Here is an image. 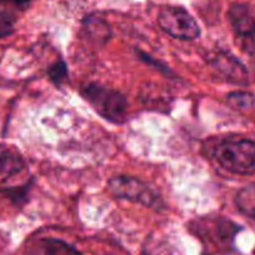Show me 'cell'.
I'll return each instance as SVG.
<instances>
[{"label": "cell", "mask_w": 255, "mask_h": 255, "mask_svg": "<svg viewBox=\"0 0 255 255\" xmlns=\"http://www.w3.org/2000/svg\"><path fill=\"white\" fill-rule=\"evenodd\" d=\"M217 162L226 171L241 176L255 173V142L242 137H228L214 149Z\"/></svg>", "instance_id": "cell-1"}, {"label": "cell", "mask_w": 255, "mask_h": 255, "mask_svg": "<svg viewBox=\"0 0 255 255\" xmlns=\"http://www.w3.org/2000/svg\"><path fill=\"white\" fill-rule=\"evenodd\" d=\"M227 102L233 109L246 111L255 106V96L248 91H233L227 95Z\"/></svg>", "instance_id": "cell-11"}, {"label": "cell", "mask_w": 255, "mask_h": 255, "mask_svg": "<svg viewBox=\"0 0 255 255\" xmlns=\"http://www.w3.org/2000/svg\"><path fill=\"white\" fill-rule=\"evenodd\" d=\"M29 255H82L75 247L61 239L40 238L29 247Z\"/></svg>", "instance_id": "cell-6"}, {"label": "cell", "mask_w": 255, "mask_h": 255, "mask_svg": "<svg viewBox=\"0 0 255 255\" xmlns=\"http://www.w3.org/2000/svg\"><path fill=\"white\" fill-rule=\"evenodd\" d=\"M49 74L50 80L54 82L56 86H61L65 81L69 77V71H67V66L64 61L61 60H57L55 64H52L51 66L49 67Z\"/></svg>", "instance_id": "cell-12"}, {"label": "cell", "mask_w": 255, "mask_h": 255, "mask_svg": "<svg viewBox=\"0 0 255 255\" xmlns=\"http://www.w3.org/2000/svg\"><path fill=\"white\" fill-rule=\"evenodd\" d=\"M236 204L241 213L255 221V183L243 187L237 193Z\"/></svg>", "instance_id": "cell-10"}, {"label": "cell", "mask_w": 255, "mask_h": 255, "mask_svg": "<svg viewBox=\"0 0 255 255\" xmlns=\"http://www.w3.org/2000/svg\"><path fill=\"white\" fill-rule=\"evenodd\" d=\"M84 29L87 36L97 44H106L111 36L110 25L97 16H87L84 21Z\"/></svg>", "instance_id": "cell-9"}, {"label": "cell", "mask_w": 255, "mask_h": 255, "mask_svg": "<svg viewBox=\"0 0 255 255\" xmlns=\"http://www.w3.org/2000/svg\"><path fill=\"white\" fill-rule=\"evenodd\" d=\"M14 30V19L7 12L0 11V39L10 35Z\"/></svg>", "instance_id": "cell-13"}, {"label": "cell", "mask_w": 255, "mask_h": 255, "mask_svg": "<svg viewBox=\"0 0 255 255\" xmlns=\"http://www.w3.org/2000/svg\"><path fill=\"white\" fill-rule=\"evenodd\" d=\"M107 189L114 197L142 204L148 208L161 211L164 208L162 197L141 179L131 176L112 177L107 182Z\"/></svg>", "instance_id": "cell-3"}, {"label": "cell", "mask_w": 255, "mask_h": 255, "mask_svg": "<svg viewBox=\"0 0 255 255\" xmlns=\"http://www.w3.org/2000/svg\"><path fill=\"white\" fill-rule=\"evenodd\" d=\"M248 39L251 40L252 45H253V46L255 47V27H254V30H253V31H252V34L249 35V37H248Z\"/></svg>", "instance_id": "cell-15"}, {"label": "cell", "mask_w": 255, "mask_h": 255, "mask_svg": "<svg viewBox=\"0 0 255 255\" xmlns=\"http://www.w3.org/2000/svg\"><path fill=\"white\" fill-rule=\"evenodd\" d=\"M24 169V159L16 148L0 144V177L10 178Z\"/></svg>", "instance_id": "cell-8"}, {"label": "cell", "mask_w": 255, "mask_h": 255, "mask_svg": "<svg viewBox=\"0 0 255 255\" xmlns=\"http://www.w3.org/2000/svg\"><path fill=\"white\" fill-rule=\"evenodd\" d=\"M228 16L237 35L248 39L255 27V20L249 7L244 4H233L229 9Z\"/></svg>", "instance_id": "cell-7"}, {"label": "cell", "mask_w": 255, "mask_h": 255, "mask_svg": "<svg viewBox=\"0 0 255 255\" xmlns=\"http://www.w3.org/2000/svg\"><path fill=\"white\" fill-rule=\"evenodd\" d=\"M31 0H0V4H9L14 5V6L20 7V9H24L27 5L30 4Z\"/></svg>", "instance_id": "cell-14"}, {"label": "cell", "mask_w": 255, "mask_h": 255, "mask_svg": "<svg viewBox=\"0 0 255 255\" xmlns=\"http://www.w3.org/2000/svg\"><path fill=\"white\" fill-rule=\"evenodd\" d=\"M164 32L179 40H196L201 35V27L193 16L182 6H166L157 17Z\"/></svg>", "instance_id": "cell-4"}, {"label": "cell", "mask_w": 255, "mask_h": 255, "mask_svg": "<svg viewBox=\"0 0 255 255\" xmlns=\"http://www.w3.org/2000/svg\"><path fill=\"white\" fill-rule=\"evenodd\" d=\"M81 95L92 109L112 124H122L127 117V100L121 92L101 84H87L81 89Z\"/></svg>", "instance_id": "cell-2"}, {"label": "cell", "mask_w": 255, "mask_h": 255, "mask_svg": "<svg viewBox=\"0 0 255 255\" xmlns=\"http://www.w3.org/2000/svg\"><path fill=\"white\" fill-rule=\"evenodd\" d=\"M208 64L219 76L231 84L247 86L249 84V74L241 60L228 51L214 52L208 59Z\"/></svg>", "instance_id": "cell-5"}]
</instances>
